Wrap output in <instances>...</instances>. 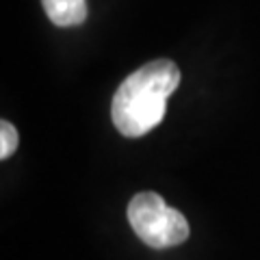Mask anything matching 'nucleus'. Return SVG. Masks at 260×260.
Listing matches in <instances>:
<instances>
[{
  "mask_svg": "<svg viewBox=\"0 0 260 260\" xmlns=\"http://www.w3.org/2000/svg\"><path fill=\"white\" fill-rule=\"evenodd\" d=\"M180 85V70L169 59H156L133 72L113 95L111 117L124 137H143L160 124L167 98Z\"/></svg>",
  "mask_w": 260,
  "mask_h": 260,
  "instance_id": "nucleus-1",
  "label": "nucleus"
},
{
  "mask_svg": "<svg viewBox=\"0 0 260 260\" xmlns=\"http://www.w3.org/2000/svg\"><path fill=\"white\" fill-rule=\"evenodd\" d=\"M44 9L56 26H78L87 18V0H42Z\"/></svg>",
  "mask_w": 260,
  "mask_h": 260,
  "instance_id": "nucleus-3",
  "label": "nucleus"
},
{
  "mask_svg": "<svg viewBox=\"0 0 260 260\" xmlns=\"http://www.w3.org/2000/svg\"><path fill=\"white\" fill-rule=\"evenodd\" d=\"M128 221L137 237L154 249L176 247L189 239V223L184 215L152 191H143L130 200Z\"/></svg>",
  "mask_w": 260,
  "mask_h": 260,
  "instance_id": "nucleus-2",
  "label": "nucleus"
},
{
  "mask_svg": "<svg viewBox=\"0 0 260 260\" xmlns=\"http://www.w3.org/2000/svg\"><path fill=\"white\" fill-rule=\"evenodd\" d=\"M18 150V130L9 121L0 124V158H9Z\"/></svg>",
  "mask_w": 260,
  "mask_h": 260,
  "instance_id": "nucleus-4",
  "label": "nucleus"
}]
</instances>
